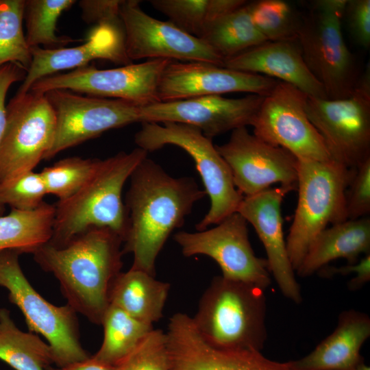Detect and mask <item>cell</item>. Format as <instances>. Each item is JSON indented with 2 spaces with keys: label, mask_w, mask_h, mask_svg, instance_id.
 <instances>
[{
  "label": "cell",
  "mask_w": 370,
  "mask_h": 370,
  "mask_svg": "<svg viewBox=\"0 0 370 370\" xmlns=\"http://www.w3.org/2000/svg\"><path fill=\"white\" fill-rule=\"evenodd\" d=\"M154 9L187 34L200 38L217 19L233 12L245 0H151Z\"/></svg>",
  "instance_id": "obj_29"
},
{
  "label": "cell",
  "mask_w": 370,
  "mask_h": 370,
  "mask_svg": "<svg viewBox=\"0 0 370 370\" xmlns=\"http://www.w3.org/2000/svg\"><path fill=\"white\" fill-rule=\"evenodd\" d=\"M123 238L106 227H90L61 247L48 243L32 255L60 284L62 295L77 313L101 325L110 306L112 285L121 272Z\"/></svg>",
  "instance_id": "obj_2"
},
{
  "label": "cell",
  "mask_w": 370,
  "mask_h": 370,
  "mask_svg": "<svg viewBox=\"0 0 370 370\" xmlns=\"http://www.w3.org/2000/svg\"><path fill=\"white\" fill-rule=\"evenodd\" d=\"M215 146L243 197L258 194L275 184L291 191L297 190V158L285 149L257 138L247 127L232 131L227 142Z\"/></svg>",
  "instance_id": "obj_16"
},
{
  "label": "cell",
  "mask_w": 370,
  "mask_h": 370,
  "mask_svg": "<svg viewBox=\"0 0 370 370\" xmlns=\"http://www.w3.org/2000/svg\"><path fill=\"white\" fill-rule=\"evenodd\" d=\"M100 161L97 158L72 156L45 167L40 173L47 194L53 195L58 201L69 198L92 177Z\"/></svg>",
  "instance_id": "obj_34"
},
{
  "label": "cell",
  "mask_w": 370,
  "mask_h": 370,
  "mask_svg": "<svg viewBox=\"0 0 370 370\" xmlns=\"http://www.w3.org/2000/svg\"><path fill=\"white\" fill-rule=\"evenodd\" d=\"M45 94L53 108L56 123L53 140L44 160L110 130L141 123V106L127 101L82 96L66 90Z\"/></svg>",
  "instance_id": "obj_13"
},
{
  "label": "cell",
  "mask_w": 370,
  "mask_h": 370,
  "mask_svg": "<svg viewBox=\"0 0 370 370\" xmlns=\"http://www.w3.org/2000/svg\"><path fill=\"white\" fill-rule=\"evenodd\" d=\"M141 123L134 135L138 147L147 153L167 145L179 147L193 159L202 180L204 190L210 200V207L196 224L197 231L217 225L236 212L243 199L236 189L229 166L218 152L212 138L198 128L179 123Z\"/></svg>",
  "instance_id": "obj_6"
},
{
  "label": "cell",
  "mask_w": 370,
  "mask_h": 370,
  "mask_svg": "<svg viewBox=\"0 0 370 370\" xmlns=\"http://www.w3.org/2000/svg\"><path fill=\"white\" fill-rule=\"evenodd\" d=\"M345 210L349 220L370 213V158L355 168L345 191Z\"/></svg>",
  "instance_id": "obj_37"
},
{
  "label": "cell",
  "mask_w": 370,
  "mask_h": 370,
  "mask_svg": "<svg viewBox=\"0 0 370 370\" xmlns=\"http://www.w3.org/2000/svg\"><path fill=\"white\" fill-rule=\"evenodd\" d=\"M354 370H370V367L362 361Z\"/></svg>",
  "instance_id": "obj_43"
},
{
  "label": "cell",
  "mask_w": 370,
  "mask_h": 370,
  "mask_svg": "<svg viewBox=\"0 0 370 370\" xmlns=\"http://www.w3.org/2000/svg\"><path fill=\"white\" fill-rule=\"evenodd\" d=\"M120 0H83L79 1L83 19L89 23H119Z\"/></svg>",
  "instance_id": "obj_39"
},
{
  "label": "cell",
  "mask_w": 370,
  "mask_h": 370,
  "mask_svg": "<svg viewBox=\"0 0 370 370\" xmlns=\"http://www.w3.org/2000/svg\"><path fill=\"white\" fill-rule=\"evenodd\" d=\"M170 284L143 271L130 268L114 280L109 295L110 305L133 318L151 325L163 316Z\"/></svg>",
  "instance_id": "obj_25"
},
{
  "label": "cell",
  "mask_w": 370,
  "mask_h": 370,
  "mask_svg": "<svg viewBox=\"0 0 370 370\" xmlns=\"http://www.w3.org/2000/svg\"><path fill=\"white\" fill-rule=\"evenodd\" d=\"M247 222L234 212L212 228L174 235L183 255H204L219 266L222 276L265 289L271 284L267 260L256 256L249 239Z\"/></svg>",
  "instance_id": "obj_14"
},
{
  "label": "cell",
  "mask_w": 370,
  "mask_h": 370,
  "mask_svg": "<svg viewBox=\"0 0 370 370\" xmlns=\"http://www.w3.org/2000/svg\"><path fill=\"white\" fill-rule=\"evenodd\" d=\"M20 253L0 251V286L24 316L29 331L42 335L51 348L53 365L63 367L90 358L83 348L77 312L68 304L56 306L29 283L19 263Z\"/></svg>",
  "instance_id": "obj_8"
},
{
  "label": "cell",
  "mask_w": 370,
  "mask_h": 370,
  "mask_svg": "<svg viewBox=\"0 0 370 370\" xmlns=\"http://www.w3.org/2000/svg\"><path fill=\"white\" fill-rule=\"evenodd\" d=\"M264 97L249 94L232 99L209 95L159 101L140 107V119L141 123L174 122L189 125L212 139L229 131L251 125Z\"/></svg>",
  "instance_id": "obj_17"
},
{
  "label": "cell",
  "mask_w": 370,
  "mask_h": 370,
  "mask_svg": "<svg viewBox=\"0 0 370 370\" xmlns=\"http://www.w3.org/2000/svg\"><path fill=\"white\" fill-rule=\"evenodd\" d=\"M45 370H113L112 366L94 358L92 356L86 360L75 362L63 367H47Z\"/></svg>",
  "instance_id": "obj_42"
},
{
  "label": "cell",
  "mask_w": 370,
  "mask_h": 370,
  "mask_svg": "<svg viewBox=\"0 0 370 370\" xmlns=\"http://www.w3.org/2000/svg\"><path fill=\"white\" fill-rule=\"evenodd\" d=\"M223 66L289 84L309 97L328 99L308 69L297 39L267 41L223 60Z\"/></svg>",
  "instance_id": "obj_22"
},
{
  "label": "cell",
  "mask_w": 370,
  "mask_h": 370,
  "mask_svg": "<svg viewBox=\"0 0 370 370\" xmlns=\"http://www.w3.org/2000/svg\"><path fill=\"white\" fill-rule=\"evenodd\" d=\"M347 0H316L302 16L297 41L304 60L327 98L349 96L360 75L343 38L341 21Z\"/></svg>",
  "instance_id": "obj_7"
},
{
  "label": "cell",
  "mask_w": 370,
  "mask_h": 370,
  "mask_svg": "<svg viewBox=\"0 0 370 370\" xmlns=\"http://www.w3.org/2000/svg\"><path fill=\"white\" fill-rule=\"evenodd\" d=\"M27 71L15 63H8L0 67V145L7 122L5 98L10 87L15 82L24 79Z\"/></svg>",
  "instance_id": "obj_41"
},
{
  "label": "cell",
  "mask_w": 370,
  "mask_h": 370,
  "mask_svg": "<svg viewBox=\"0 0 370 370\" xmlns=\"http://www.w3.org/2000/svg\"><path fill=\"white\" fill-rule=\"evenodd\" d=\"M48 195L40 173L29 171L0 182V204L12 209L29 211L39 207Z\"/></svg>",
  "instance_id": "obj_36"
},
{
  "label": "cell",
  "mask_w": 370,
  "mask_h": 370,
  "mask_svg": "<svg viewBox=\"0 0 370 370\" xmlns=\"http://www.w3.org/2000/svg\"><path fill=\"white\" fill-rule=\"evenodd\" d=\"M289 192L279 186L244 197L237 212L254 227L264 247L269 271L282 294L300 303V288L289 259L282 227V204Z\"/></svg>",
  "instance_id": "obj_20"
},
{
  "label": "cell",
  "mask_w": 370,
  "mask_h": 370,
  "mask_svg": "<svg viewBox=\"0 0 370 370\" xmlns=\"http://www.w3.org/2000/svg\"><path fill=\"white\" fill-rule=\"evenodd\" d=\"M32 62L16 95H24L33 84L45 77L61 71L86 66L95 59L129 64L124 45L122 23H103L88 34L86 42L77 47L45 49L30 47Z\"/></svg>",
  "instance_id": "obj_21"
},
{
  "label": "cell",
  "mask_w": 370,
  "mask_h": 370,
  "mask_svg": "<svg viewBox=\"0 0 370 370\" xmlns=\"http://www.w3.org/2000/svg\"><path fill=\"white\" fill-rule=\"evenodd\" d=\"M345 14L355 41L368 49L370 46V1L347 0Z\"/></svg>",
  "instance_id": "obj_38"
},
{
  "label": "cell",
  "mask_w": 370,
  "mask_h": 370,
  "mask_svg": "<svg viewBox=\"0 0 370 370\" xmlns=\"http://www.w3.org/2000/svg\"><path fill=\"white\" fill-rule=\"evenodd\" d=\"M75 2L73 0L25 1L24 18L28 46L42 45L45 49H58L75 42L69 36H58L56 25L61 14Z\"/></svg>",
  "instance_id": "obj_31"
},
{
  "label": "cell",
  "mask_w": 370,
  "mask_h": 370,
  "mask_svg": "<svg viewBox=\"0 0 370 370\" xmlns=\"http://www.w3.org/2000/svg\"><path fill=\"white\" fill-rule=\"evenodd\" d=\"M254 24L267 41L297 39L302 15L282 0L249 2Z\"/></svg>",
  "instance_id": "obj_32"
},
{
  "label": "cell",
  "mask_w": 370,
  "mask_h": 370,
  "mask_svg": "<svg viewBox=\"0 0 370 370\" xmlns=\"http://www.w3.org/2000/svg\"><path fill=\"white\" fill-rule=\"evenodd\" d=\"M370 254V218L347 219L323 230L314 240L295 272L307 277L334 260L356 263L362 254Z\"/></svg>",
  "instance_id": "obj_24"
},
{
  "label": "cell",
  "mask_w": 370,
  "mask_h": 370,
  "mask_svg": "<svg viewBox=\"0 0 370 370\" xmlns=\"http://www.w3.org/2000/svg\"><path fill=\"white\" fill-rule=\"evenodd\" d=\"M307 97L297 88L279 82L264 97L251 125L253 134L270 145L285 149L297 158L333 160L323 138L308 116Z\"/></svg>",
  "instance_id": "obj_12"
},
{
  "label": "cell",
  "mask_w": 370,
  "mask_h": 370,
  "mask_svg": "<svg viewBox=\"0 0 370 370\" xmlns=\"http://www.w3.org/2000/svg\"><path fill=\"white\" fill-rule=\"evenodd\" d=\"M103 328L102 343L96 360L113 367L127 356L153 326L141 322L117 307L110 305L101 324Z\"/></svg>",
  "instance_id": "obj_30"
},
{
  "label": "cell",
  "mask_w": 370,
  "mask_h": 370,
  "mask_svg": "<svg viewBox=\"0 0 370 370\" xmlns=\"http://www.w3.org/2000/svg\"><path fill=\"white\" fill-rule=\"evenodd\" d=\"M0 360L15 370H45L53 364L49 345L37 334L20 330L5 308H0Z\"/></svg>",
  "instance_id": "obj_27"
},
{
  "label": "cell",
  "mask_w": 370,
  "mask_h": 370,
  "mask_svg": "<svg viewBox=\"0 0 370 370\" xmlns=\"http://www.w3.org/2000/svg\"><path fill=\"white\" fill-rule=\"evenodd\" d=\"M279 81L204 62L171 61L160 79V101L232 92L266 96Z\"/></svg>",
  "instance_id": "obj_18"
},
{
  "label": "cell",
  "mask_w": 370,
  "mask_h": 370,
  "mask_svg": "<svg viewBox=\"0 0 370 370\" xmlns=\"http://www.w3.org/2000/svg\"><path fill=\"white\" fill-rule=\"evenodd\" d=\"M112 368L113 370H170L166 332L152 329Z\"/></svg>",
  "instance_id": "obj_35"
},
{
  "label": "cell",
  "mask_w": 370,
  "mask_h": 370,
  "mask_svg": "<svg viewBox=\"0 0 370 370\" xmlns=\"http://www.w3.org/2000/svg\"><path fill=\"white\" fill-rule=\"evenodd\" d=\"M352 173L353 168L334 160L297 158L298 200L286 239L295 271L323 230L347 220L345 191Z\"/></svg>",
  "instance_id": "obj_5"
},
{
  "label": "cell",
  "mask_w": 370,
  "mask_h": 370,
  "mask_svg": "<svg viewBox=\"0 0 370 370\" xmlns=\"http://www.w3.org/2000/svg\"><path fill=\"white\" fill-rule=\"evenodd\" d=\"M171 61L149 60L108 69L86 65L42 78L33 84L30 90L46 93L53 90H66L145 106L160 101L158 93L160 79Z\"/></svg>",
  "instance_id": "obj_11"
},
{
  "label": "cell",
  "mask_w": 370,
  "mask_h": 370,
  "mask_svg": "<svg viewBox=\"0 0 370 370\" xmlns=\"http://www.w3.org/2000/svg\"><path fill=\"white\" fill-rule=\"evenodd\" d=\"M140 1L123 0L119 10L125 51L132 62L143 58L204 62L223 66V60L201 39L173 23L151 17Z\"/></svg>",
  "instance_id": "obj_15"
},
{
  "label": "cell",
  "mask_w": 370,
  "mask_h": 370,
  "mask_svg": "<svg viewBox=\"0 0 370 370\" xmlns=\"http://www.w3.org/2000/svg\"><path fill=\"white\" fill-rule=\"evenodd\" d=\"M5 211V206L0 204V216L3 214Z\"/></svg>",
  "instance_id": "obj_44"
},
{
  "label": "cell",
  "mask_w": 370,
  "mask_h": 370,
  "mask_svg": "<svg viewBox=\"0 0 370 370\" xmlns=\"http://www.w3.org/2000/svg\"><path fill=\"white\" fill-rule=\"evenodd\" d=\"M264 291L222 275L214 278L191 317L195 328L215 347L260 352L267 338Z\"/></svg>",
  "instance_id": "obj_4"
},
{
  "label": "cell",
  "mask_w": 370,
  "mask_h": 370,
  "mask_svg": "<svg viewBox=\"0 0 370 370\" xmlns=\"http://www.w3.org/2000/svg\"><path fill=\"white\" fill-rule=\"evenodd\" d=\"M200 39L223 60L267 41L254 24L249 2L212 22Z\"/></svg>",
  "instance_id": "obj_28"
},
{
  "label": "cell",
  "mask_w": 370,
  "mask_h": 370,
  "mask_svg": "<svg viewBox=\"0 0 370 370\" xmlns=\"http://www.w3.org/2000/svg\"><path fill=\"white\" fill-rule=\"evenodd\" d=\"M25 1L0 0V67L15 63L26 71L32 62L23 29Z\"/></svg>",
  "instance_id": "obj_33"
},
{
  "label": "cell",
  "mask_w": 370,
  "mask_h": 370,
  "mask_svg": "<svg viewBox=\"0 0 370 370\" xmlns=\"http://www.w3.org/2000/svg\"><path fill=\"white\" fill-rule=\"evenodd\" d=\"M306 110L333 160L352 169L370 158L369 64L349 96L339 99L308 96Z\"/></svg>",
  "instance_id": "obj_9"
},
{
  "label": "cell",
  "mask_w": 370,
  "mask_h": 370,
  "mask_svg": "<svg viewBox=\"0 0 370 370\" xmlns=\"http://www.w3.org/2000/svg\"><path fill=\"white\" fill-rule=\"evenodd\" d=\"M130 179L125 204L129 227L123 252L132 254L131 268L155 276L157 258L169 236L206 193L193 177H173L147 157Z\"/></svg>",
  "instance_id": "obj_1"
},
{
  "label": "cell",
  "mask_w": 370,
  "mask_h": 370,
  "mask_svg": "<svg viewBox=\"0 0 370 370\" xmlns=\"http://www.w3.org/2000/svg\"><path fill=\"white\" fill-rule=\"evenodd\" d=\"M55 205L43 202L29 211L11 209L0 216V251L33 254L51 237Z\"/></svg>",
  "instance_id": "obj_26"
},
{
  "label": "cell",
  "mask_w": 370,
  "mask_h": 370,
  "mask_svg": "<svg viewBox=\"0 0 370 370\" xmlns=\"http://www.w3.org/2000/svg\"><path fill=\"white\" fill-rule=\"evenodd\" d=\"M7 107L0 145V182L34 169L44 160L53 140L56 115L46 94L15 95Z\"/></svg>",
  "instance_id": "obj_10"
},
{
  "label": "cell",
  "mask_w": 370,
  "mask_h": 370,
  "mask_svg": "<svg viewBox=\"0 0 370 370\" xmlns=\"http://www.w3.org/2000/svg\"><path fill=\"white\" fill-rule=\"evenodd\" d=\"M318 271L323 277L327 278L354 273L355 275L348 282V286L350 290H357L370 280V254L365 255L355 264L340 267L325 266Z\"/></svg>",
  "instance_id": "obj_40"
},
{
  "label": "cell",
  "mask_w": 370,
  "mask_h": 370,
  "mask_svg": "<svg viewBox=\"0 0 370 370\" xmlns=\"http://www.w3.org/2000/svg\"><path fill=\"white\" fill-rule=\"evenodd\" d=\"M147 153L137 147L101 160L95 174L76 193L54 204L52 235L48 243L63 246L94 227L109 228L124 241L129 217L122 199L123 188Z\"/></svg>",
  "instance_id": "obj_3"
},
{
  "label": "cell",
  "mask_w": 370,
  "mask_h": 370,
  "mask_svg": "<svg viewBox=\"0 0 370 370\" xmlns=\"http://www.w3.org/2000/svg\"><path fill=\"white\" fill-rule=\"evenodd\" d=\"M370 336V319L354 310L341 313L337 326L304 357L286 362L289 370H354L363 361L360 351Z\"/></svg>",
  "instance_id": "obj_23"
},
{
  "label": "cell",
  "mask_w": 370,
  "mask_h": 370,
  "mask_svg": "<svg viewBox=\"0 0 370 370\" xmlns=\"http://www.w3.org/2000/svg\"><path fill=\"white\" fill-rule=\"evenodd\" d=\"M166 334L170 370H289L286 362L268 359L260 351L210 345L185 313L177 312L170 318Z\"/></svg>",
  "instance_id": "obj_19"
}]
</instances>
